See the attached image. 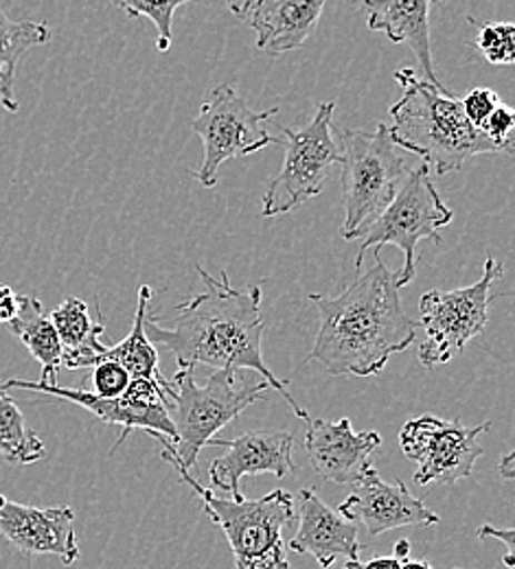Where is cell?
I'll use <instances>...</instances> for the list:
<instances>
[{
    "instance_id": "obj_11",
    "label": "cell",
    "mask_w": 515,
    "mask_h": 569,
    "mask_svg": "<svg viewBox=\"0 0 515 569\" xmlns=\"http://www.w3.org/2000/svg\"><path fill=\"white\" fill-rule=\"evenodd\" d=\"M0 388L11 390H31L49 397L67 399L75 406L88 410L99 421L108 426L121 427L117 445H112L110 453H115L132 431L141 429L151 438L165 436L171 445L176 442V427L171 421V401H174V386L171 381H148V379H132L126 395L119 399H99L83 388H65L60 383H42L29 379H9Z\"/></svg>"
},
{
    "instance_id": "obj_7",
    "label": "cell",
    "mask_w": 515,
    "mask_h": 569,
    "mask_svg": "<svg viewBox=\"0 0 515 569\" xmlns=\"http://www.w3.org/2000/svg\"><path fill=\"white\" fill-rule=\"evenodd\" d=\"M454 211L445 204L430 180V167L422 162L410 169L390 204L379 213L365 232V241L356 254V270L363 268L368 250L379 252L395 246L404 252V268L395 274L402 289L417 274V246L424 239L442 243V228L449 226Z\"/></svg>"
},
{
    "instance_id": "obj_6",
    "label": "cell",
    "mask_w": 515,
    "mask_h": 569,
    "mask_svg": "<svg viewBox=\"0 0 515 569\" xmlns=\"http://www.w3.org/2000/svg\"><path fill=\"white\" fill-rule=\"evenodd\" d=\"M343 147V239H363L368 226L390 204L408 176V160L397 147L386 123L370 134L365 130H345Z\"/></svg>"
},
{
    "instance_id": "obj_37",
    "label": "cell",
    "mask_w": 515,
    "mask_h": 569,
    "mask_svg": "<svg viewBox=\"0 0 515 569\" xmlns=\"http://www.w3.org/2000/svg\"><path fill=\"white\" fill-rule=\"evenodd\" d=\"M430 2H435V4H443V2H447V0H430Z\"/></svg>"
},
{
    "instance_id": "obj_25",
    "label": "cell",
    "mask_w": 515,
    "mask_h": 569,
    "mask_svg": "<svg viewBox=\"0 0 515 569\" xmlns=\"http://www.w3.org/2000/svg\"><path fill=\"white\" fill-rule=\"evenodd\" d=\"M130 18H149L158 29V51L167 53L171 47V22L178 7L194 0H110Z\"/></svg>"
},
{
    "instance_id": "obj_2",
    "label": "cell",
    "mask_w": 515,
    "mask_h": 569,
    "mask_svg": "<svg viewBox=\"0 0 515 569\" xmlns=\"http://www.w3.org/2000/svg\"><path fill=\"white\" fill-rule=\"evenodd\" d=\"M320 327L305 363L318 361L334 377L379 375L390 357L404 353L417 338L419 322L402 307L395 274L375 252L373 268L338 296L311 293Z\"/></svg>"
},
{
    "instance_id": "obj_34",
    "label": "cell",
    "mask_w": 515,
    "mask_h": 569,
    "mask_svg": "<svg viewBox=\"0 0 515 569\" xmlns=\"http://www.w3.org/2000/svg\"><path fill=\"white\" fill-rule=\"evenodd\" d=\"M224 2H226L228 11H230L235 18L246 20V16H248V11H250V7H252L255 0H224Z\"/></svg>"
},
{
    "instance_id": "obj_9",
    "label": "cell",
    "mask_w": 515,
    "mask_h": 569,
    "mask_svg": "<svg viewBox=\"0 0 515 569\" xmlns=\"http://www.w3.org/2000/svg\"><path fill=\"white\" fill-rule=\"evenodd\" d=\"M505 268L501 261L487 257L483 279L460 289H433L419 300V325L426 331L419 345V361L426 368H437L452 361L469 340L478 338L489 322L492 284L501 281Z\"/></svg>"
},
{
    "instance_id": "obj_17",
    "label": "cell",
    "mask_w": 515,
    "mask_h": 569,
    "mask_svg": "<svg viewBox=\"0 0 515 569\" xmlns=\"http://www.w3.org/2000/svg\"><path fill=\"white\" fill-rule=\"evenodd\" d=\"M298 498V530L288 548L296 555L314 557L323 569L331 568L340 559L360 561L358 526L329 508L316 496V489H303Z\"/></svg>"
},
{
    "instance_id": "obj_8",
    "label": "cell",
    "mask_w": 515,
    "mask_h": 569,
    "mask_svg": "<svg viewBox=\"0 0 515 569\" xmlns=\"http://www.w3.org/2000/svg\"><path fill=\"white\" fill-rule=\"evenodd\" d=\"M334 110L336 103L327 101L318 106L311 121L300 130L281 126L286 134V160L264 193V217L293 213L316 198L334 169L340 167L343 147L334 132Z\"/></svg>"
},
{
    "instance_id": "obj_13",
    "label": "cell",
    "mask_w": 515,
    "mask_h": 569,
    "mask_svg": "<svg viewBox=\"0 0 515 569\" xmlns=\"http://www.w3.org/2000/svg\"><path fill=\"white\" fill-rule=\"evenodd\" d=\"M209 447H224L226 453L209 467L211 487L232 499H244L239 480L244 476L273 473L275 478L295 476V436L290 431H246L237 438H211Z\"/></svg>"
},
{
    "instance_id": "obj_26",
    "label": "cell",
    "mask_w": 515,
    "mask_h": 569,
    "mask_svg": "<svg viewBox=\"0 0 515 569\" xmlns=\"http://www.w3.org/2000/svg\"><path fill=\"white\" fill-rule=\"evenodd\" d=\"M476 27V47L496 67H512L515 62V27L512 22H489L478 27L474 18H467Z\"/></svg>"
},
{
    "instance_id": "obj_27",
    "label": "cell",
    "mask_w": 515,
    "mask_h": 569,
    "mask_svg": "<svg viewBox=\"0 0 515 569\" xmlns=\"http://www.w3.org/2000/svg\"><path fill=\"white\" fill-rule=\"evenodd\" d=\"M90 375L83 379V388L92 392L99 399H119L130 388V372L115 359H99L95 366H90Z\"/></svg>"
},
{
    "instance_id": "obj_33",
    "label": "cell",
    "mask_w": 515,
    "mask_h": 569,
    "mask_svg": "<svg viewBox=\"0 0 515 569\" xmlns=\"http://www.w3.org/2000/svg\"><path fill=\"white\" fill-rule=\"evenodd\" d=\"M498 473L503 480H514L515 476V453L514 451H507L501 462H498Z\"/></svg>"
},
{
    "instance_id": "obj_32",
    "label": "cell",
    "mask_w": 515,
    "mask_h": 569,
    "mask_svg": "<svg viewBox=\"0 0 515 569\" xmlns=\"http://www.w3.org/2000/svg\"><path fill=\"white\" fill-rule=\"evenodd\" d=\"M345 569H402V561L395 555L393 557H375L368 563L347 561Z\"/></svg>"
},
{
    "instance_id": "obj_19",
    "label": "cell",
    "mask_w": 515,
    "mask_h": 569,
    "mask_svg": "<svg viewBox=\"0 0 515 569\" xmlns=\"http://www.w3.org/2000/svg\"><path fill=\"white\" fill-rule=\"evenodd\" d=\"M360 9L367 13L370 31L386 33L395 44H410L426 81L442 83L430 49V0H360Z\"/></svg>"
},
{
    "instance_id": "obj_21",
    "label": "cell",
    "mask_w": 515,
    "mask_h": 569,
    "mask_svg": "<svg viewBox=\"0 0 515 569\" xmlns=\"http://www.w3.org/2000/svg\"><path fill=\"white\" fill-rule=\"evenodd\" d=\"M7 327L42 366L40 381L58 383L62 368V345L51 318L42 309V302L33 296H18V311Z\"/></svg>"
},
{
    "instance_id": "obj_22",
    "label": "cell",
    "mask_w": 515,
    "mask_h": 569,
    "mask_svg": "<svg viewBox=\"0 0 515 569\" xmlns=\"http://www.w3.org/2000/svg\"><path fill=\"white\" fill-rule=\"evenodd\" d=\"M51 40V29L47 22L16 20L7 16L0 4V103L7 112H18V101L13 94L16 69L20 58Z\"/></svg>"
},
{
    "instance_id": "obj_3",
    "label": "cell",
    "mask_w": 515,
    "mask_h": 569,
    "mask_svg": "<svg viewBox=\"0 0 515 569\" xmlns=\"http://www.w3.org/2000/svg\"><path fill=\"white\" fill-rule=\"evenodd\" d=\"M395 79L404 94L388 110L393 121L388 126L390 139L404 151L424 158L428 167H435L437 176L460 171L476 156L505 151L469 123L460 99L443 83H430L410 69L395 72Z\"/></svg>"
},
{
    "instance_id": "obj_14",
    "label": "cell",
    "mask_w": 515,
    "mask_h": 569,
    "mask_svg": "<svg viewBox=\"0 0 515 569\" xmlns=\"http://www.w3.org/2000/svg\"><path fill=\"white\" fill-rule=\"evenodd\" d=\"M351 487V496L338 506V512L354 523L367 526L370 537L397 528H428L442 521V517L428 508L426 501L415 498L404 482L388 485L373 467H367Z\"/></svg>"
},
{
    "instance_id": "obj_28",
    "label": "cell",
    "mask_w": 515,
    "mask_h": 569,
    "mask_svg": "<svg viewBox=\"0 0 515 569\" xmlns=\"http://www.w3.org/2000/svg\"><path fill=\"white\" fill-rule=\"evenodd\" d=\"M515 128V112L512 106L507 103H498L496 110L487 117V121L481 126V130L492 139L494 142H498L507 153L514 151V144H512V132Z\"/></svg>"
},
{
    "instance_id": "obj_1",
    "label": "cell",
    "mask_w": 515,
    "mask_h": 569,
    "mask_svg": "<svg viewBox=\"0 0 515 569\" xmlns=\"http://www.w3.org/2000/svg\"><path fill=\"white\" fill-rule=\"evenodd\" d=\"M205 281V291L191 300L176 307V318L171 327H160L156 318H146V333L151 345L165 347L176 357L178 368L211 366L255 370L270 388L288 399L300 421H309L307 410L296 403L288 390V383L266 366L261 340L266 322L261 318V287L248 284L244 289L232 287L228 274L221 272L220 281L211 277L205 268H196Z\"/></svg>"
},
{
    "instance_id": "obj_10",
    "label": "cell",
    "mask_w": 515,
    "mask_h": 569,
    "mask_svg": "<svg viewBox=\"0 0 515 569\" xmlns=\"http://www.w3.org/2000/svg\"><path fill=\"white\" fill-rule=\"evenodd\" d=\"M277 114L279 108L257 112L232 86H218L191 121V130L205 144V158L200 169L194 171V178L205 189H214L218 187V173L226 160L257 153L268 144H279L281 141L268 132V121Z\"/></svg>"
},
{
    "instance_id": "obj_15",
    "label": "cell",
    "mask_w": 515,
    "mask_h": 569,
    "mask_svg": "<svg viewBox=\"0 0 515 569\" xmlns=\"http://www.w3.org/2000/svg\"><path fill=\"white\" fill-rule=\"evenodd\" d=\"M0 535L24 557L53 555L67 568L79 559L71 506H27L0 496Z\"/></svg>"
},
{
    "instance_id": "obj_30",
    "label": "cell",
    "mask_w": 515,
    "mask_h": 569,
    "mask_svg": "<svg viewBox=\"0 0 515 569\" xmlns=\"http://www.w3.org/2000/svg\"><path fill=\"white\" fill-rule=\"evenodd\" d=\"M478 537L481 539H501L507 546V555H505V566L514 568V528H496L492 523H485L478 528Z\"/></svg>"
},
{
    "instance_id": "obj_23",
    "label": "cell",
    "mask_w": 515,
    "mask_h": 569,
    "mask_svg": "<svg viewBox=\"0 0 515 569\" xmlns=\"http://www.w3.org/2000/svg\"><path fill=\"white\" fill-rule=\"evenodd\" d=\"M151 287L141 284L139 287V305H137V316L132 322V331L128 333L126 340H121L115 347H106L101 359H115L119 361L132 379H148V381H160L165 383V375L158 368V351L149 342L146 333V318L149 313V298H151Z\"/></svg>"
},
{
    "instance_id": "obj_18",
    "label": "cell",
    "mask_w": 515,
    "mask_h": 569,
    "mask_svg": "<svg viewBox=\"0 0 515 569\" xmlns=\"http://www.w3.org/2000/svg\"><path fill=\"white\" fill-rule=\"evenodd\" d=\"M327 0H255L246 20L270 58L298 51L316 31Z\"/></svg>"
},
{
    "instance_id": "obj_4",
    "label": "cell",
    "mask_w": 515,
    "mask_h": 569,
    "mask_svg": "<svg viewBox=\"0 0 515 569\" xmlns=\"http://www.w3.org/2000/svg\"><path fill=\"white\" fill-rule=\"evenodd\" d=\"M174 401L171 421L176 427V442L165 436L158 440L182 469H191L209 440L218 436L221 427L232 423L252 403L266 401L270 383L266 379L250 381L235 368H220L207 377L205 383L196 381L194 368H178L171 379Z\"/></svg>"
},
{
    "instance_id": "obj_24",
    "label": "cell",
    "mask_w": 515,
    "mask_h": 569,
    "mask_svg": "<svg viewBox=\"0 0 515 569\" xmlns=\"http://www.w3.org/2000/svg\"><path fill=\"white\" fill-rule=\"evenodd\" d=\"M44 456V442L29 427L7 390L0 388V458L9 465H33Z\"/></svg>"
},
{
    "instance_id": "obj_31",
    "label": "cell",
    "mask_w": 515,
    "mask_h": 569,
    "mask_svg": "<svg viewBox=\"0 0 515 569\" xmlns=\"http://www.w3.org/2000/svg\"><path fill=\"white\" fill-rule=\"evenodd\" d=\"M18 311V296L9 284H0V325H7Z\"/></svg>"
},
{
    "instance_id": "obj_36",
    "label": "cell",
    "mask_w": 515,
    "mask_h": 569,
    "mask_svg": "<svg viewBox=\"0 0 515 569\" xmlns=\"http://www.w3.org/2000/svg\"><path fill=\"white\" fill-rule=\"evenodd\" d=\"M402 569H435V568H433V566H430V563H428V561H422V559H419V561H415V559H410V557H408V559H406V561H402Z\"/></svg>"
},
{
    "instance_id": "obj_5",
    "label": "cell",
    "mask_w": 515,
    "mask_h": 569,
    "mask_svg": "<svg viewBox=\"0 0 515 569\" xmlns=\"http://www.w3.org/2000/svg\"><path fill=\"white\" fill-rule=\"evenodd\" d=\"M162 460L178 471L180 482L202 501L205 512L226 535L237 569H293L284 543V528L296 519L293 493L277 489L250 501L218 498L191 478L189 469H182L165 447Z\"/></svg>"
},
{
    "instance_id": "obj_35",
    "label": "cell",
    "mask_w": 515,
    "mask_h": 569,
    "mask_svg": "<svg viewBox=\"0 0 515 569\" xmlns=\"http://www.w3.org/2000/svg\"><path fill=\"white\" fill-rule=\"evenodd\" d=\"M395 557H397L399 561H406V559L410 557V541H408V539H399V541L395 543Z\"/></svg>"
},
{
    "instance_id": "obj_20",
    "label": "cell",
    "mask_w": 515,
    "mask_h": 569,
    "mask_svg": "<svg viewBox=\"0 0 515 569\" xmlns=\"http://www.w3.org/2000/svg\"><path fill=\"white\" fill-rule=\"evenodd\" d=\"M60 345H62V366L69 370L90 368L95 366L106 347L101 345V336L106 333V327L101 322H95L88 305L81 298L69 296L53 313L49 316Z\"/></svg>"
},
{
    "instance_id": "obj_16",
    "label": "cell",
    "mask_w": 515,
    "mask_h": 569,
    "mask_svg": "<svg viewBox=\"0 0 515 569\" xmlns=\"http://www.w3.org/2000/svg\"><path fill=\"white\" fill-rule=\"evenodd\" d=\"M305 451L314 471L334 485H354L382 445L377 431H354L349 419L307 421Z\"/></svg>"
},
{
    "instance_id": "obj_29",
    "label": "cell",
    "mask_w": 515,
    "mask_h": 569,
    "mask_svg": "<svg viewBox=\"0 0 515 569\" xmlns=\"http://www.w3.org/2000/svg\"><path fill=\"white\" fill-rule=\"evenodd\" d=\"M501 103L498 92H494L492 88H474L469 94H465L460 99L463 112L469 119V123H474L476 128H481L487 117L496 110V106Z\"/></svg>"
},
{
    "instance_id": "obj_12",
    "label": "cell",
    "mask_w": 515,
    "mask_h": 569,
    "mask_svg": "<svg viewBox=\"0 0 515 569\" xmlns=\"http://www.w3.org/2000/svg\"><path fill=\"white\" fill-rule=\"evenodd\" d=\"M489 429L492 423L467 427L460 419L443 421L430 415L410 419L399 431V445L406 458L417 462L415 482L422 487L433 482L454 487L469 478L483 456L478 438Z\"/></svg>"
}]
</instances>
